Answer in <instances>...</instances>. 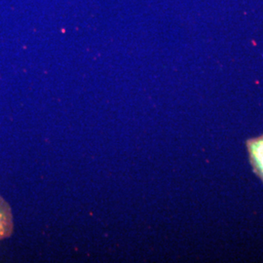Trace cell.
I'll list each match as a JSON object with an SVG mask.
<instances>
[{
	"label": "cell",
	"mask_w": 263,
	"mask_h": 263,
	"mask_svg": "<svg viewBox=\"0 0 263 263\" xmlns=\"http://www.w3.org/2000/svg\"><path fill=\"white\" fill-rule=\"evenodd\" d=\"M247 145L254 172L263 181V136L250 140Z\"/></svg>",
	"instance_id": "6da1fadb"
},
{
	"label": "cell",
	"mask_w": 263,
	"mask_h": 263,
	"mask_svg": "<svg viewBox=\"0 0 263 263\" xmlns=\"http://www.w3.org/2000/svg\"><path fill=\"white\" fill-rule=\"evenodd\" d=\"M13 232V216L8 203L0 196V241Z\"/></svg>",
	"instance_id": "7a4b0ae2"
}]
</instances>
